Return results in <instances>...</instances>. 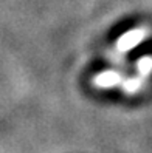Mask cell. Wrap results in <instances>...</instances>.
<instances>
[{
  "instance_id": "obj_1",
  "label": "cell",
  "mask_w": 152,
  "mask_h": 153,
  "mask_svg": "<svg viewBox=\"0 0 152 153\" xmlns=\"http://www.w3.org/2000/svg\"><path fill=\"white\" fill-rule=\"evenodd\" d=\"M149 30L146 26H138V28H132L127 33H124L123 36H120L117 40V50L121 53H127L130 50H133L135 47L146 40L149 37Z\"/></svg>"
},
{
  "instance_id": "obj_2",
  "label": "cell",
  "mask_w": 152,
  "mask_h": 153,
  "mask_svg": "<svg viewBox=\"0 0 152 153\" xmlns=\"http://www.w3.org/2000/svg\"><path fill=\"white\" fill-rule=\"evenodd\" d=\"M123 76L120 71H115V70H106L98 73L93 77V85L96 88H112V87H117L123 82Z\"/></svg>"
},
{
  "instance_id": "obj_3",
  "label": "cell",
  "mask_w": 152,
  "mask_h": 153,
  "mask_svg": "<svg viewBox=\"0 0 152 153\" xmlns=\"http://www.w3.org/2000/svg\"><path fill=\"white\" fill-rule=\"evenodd\" d=\"M143 84H145V79H143L141 76H135V77H129L126 80H123V82H121V88H123L124 93L133 94V93H137L138 90L143 87Z\"/></svg>"
},
{
  "instance_id": "obj_4",
  "label": "cell",
  "mask_w": 152,
  "mask_h": 153,
  "mask_svg": "<svg viewBox=\"0 0 152 153\" xmlns=\"http://www.w3.org/2000/svg\"><path fill=\"white\" fill-rule=\"evenodd\" d=\"M137 71L138 74L146 79L148 76L152 74V56H143L137 60Z\"/></svg>"
}]
</instances>
